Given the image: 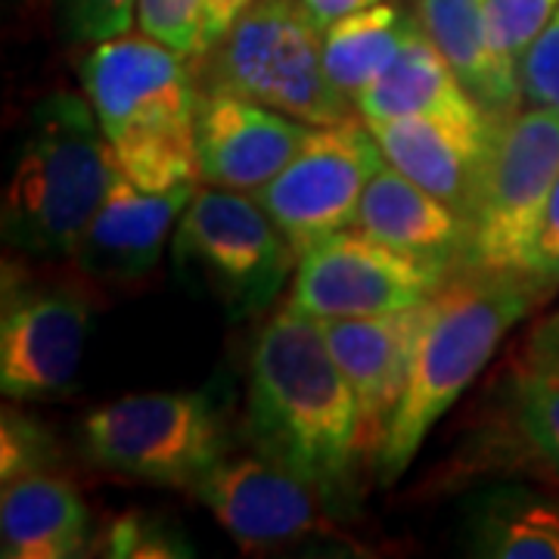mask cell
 Listing matches in <instances>:
<instances>
[{
	"mask_svg": "<svg viewBox=\"0 0 559 559\" xmlns=\"http://www.w3.org/2000/svg\"><path fill=\"white\" fill-rule=\"evenodd\" d=\"M246 432L255 451L296 473L330 513L355 500L358 401L318 318L286 305L261 326L246 392Z\"/></svg>",
	"mask_w": 559,
	"mask_h": 559,
	"instance_id": "cell-1",
	"label": "cell"
},
{
	"mask_svg": "<svg viewBox=\"0 0 559 559\" xmlns=\"http://www.w3.org/2000/svg\"><path fill=\"white\" fill-rule=\"evenodd\" d=\"M550 293L532 274L460 267L429 299L407 385L377 460L382 485L407 473L426 436L488 367L503 336Z\"/></svg>",
	"mask_w": 559,
	"mask_h": 559,
	"instance_id": "cell-2",
	"label": "cell"
},
{
	"mask_svg": "<svg viewBox=\"0 0 559 559\" xmlns=\"http://www.w3.org/2000/svg\"><path fill=\"white\" fill-rule=\"evenodd\" d=\"M79 72L124 178L143 190L200 180L197 62L143 32H128L91 44Z\"/></svg>",
	"mask_w": 559,
	"mask_h": 559,
	"instance_id": "cell-3",
	"label": "cell"
},
{
	"mask_svg": "<svg viewBox=\"0 0 559 559\" xmlns=\"http://www.w3.org/2000/svg\"><path fill=\"white\" fill-rule=\"evenodd\" d=\"M116 156L87 97L53 91L22 128L0 205L7 249L35 261L72 259L112 180Z\"/></svg>",
	"mask_w": 559,
	"mask_h": 559,
	"instance_id": "cell-4",
	"label": "cell"
},
{
	"mask_svg": "<svg viewBox=\"0 0 559 559\" xmlns=\"http://www.w3.org/2000/svg\"><path fill=\"white\" fill-rule=\"evenodd\" d=\"M202 91H227L308 124H342L358 109L323 69V32L299 0H255L197 60Z\"/></svg>",
	"mask_w": 559,
	"mask_h": 559,
	"instance_id": "cell-5",
	"label": "cell"
},
{
	"mask_svg": "<svg viewBox=\"0 0 559 559\" xmlns=\"http://www.w3.org/2000/svg\"><path fill=\"white\" fill-rule=\"evenodd\" d=\"M171 264L180 283L246 320L280 299L299 255L252 193L205 183L175 227Z\"/></svg>",
	"mask_w": 559,
	"mask_h": 559,
	"instance_id": "cell-6",
	"label": "cell"
},
{
	"mask_svg": "<svg viewBox=\"0 0 559 559\" xmlns=\"http://www.w3.org/2000/svg\"><path fill=\"white\" fill-rule=\"evenodd\" d=\"M79 436L84 454L103 469L190 491L230 448L218 404L202 392H150L109 401L81 417Z\"/></svg>",
	"mask_w": 559,
	"mask_h": 559,
	"instance_id": "cell-7",
	"label": "cell"
},
{
	"mask_svg": "<svg viewBox=\"0 0 559 559\" xmlns=\"http://www.w3.org/2000/svg\"><path fill=\"white\" fill-rule=\"evenodd\" d=\"M559 178V112L516 109L500 124L479 190L469 209L463 267L520 271L538 230L540 212Z\"/></svg>",
	"mask_w": 559,
	"mask_h": 559,
	"instance_id": "cell-8",
	"label": "cell"
},
{
	"mask_svg": "<svg viewBox=\"0 0 559 559\" xmlns=\"http://www.w3.org/2000/svg\"><path fill=\"white\" fill-rule=\"evenodd\" d=\"M91 333V296L81 280H38L20 261L3 264L0 389L7 399L53 401L79 382Z\"/></svg>",
	"mask_w": 559,
	"mask_h": 559,
	"instance_id": "cell-9",
	"label": "cell"
},
{
	"mask_svg": "<svg viewBox=\"0 0 559 559\" xmlns=\"http://www.w3.org/2000/svg\"><path fill=\"white\" fill-rule=\"evenodd\" d=\"M382 162L380 143L360 116L342 124H314L296 159L255 200L301 259L333 234L355 227L360 197Z\"/></svg>",
	"mask_w": 559,
	"mask_h": 559,
	"instance_id": "cell-10",
	"label": "cell"
},
{
	"mask_svg": "<svg viewBox=\"0 0 559 559\" xmlns=\"http://www.w3.org/2000/svg\"><path fill=\"white\" fill-rule=\"evenodd\" d=\"M454 274L345 227L301 255L289 305L318 320L380 318L429 301Z\"/></svg>",
	"mask_w": 559,
	"mask_h": 559,
	"instance_id": "cell-11",
	"label": "cell"
},
{
	"mask_svg": "<svg viewBox=\"0 0 559 559\" xmlns=\"http://www.w3.org/2000/svg\"><path fill=\"white\" fill-rule=\"evenodd\" d=\"M193 495L249 554L305 544L326 528L330 513L308 481L264 454H227Z\"/></svg>",
	"mask_w": 559,
	"mask_h": 559,
	"instance_id": "cell-12",
	"label": "cell"
},
{
	"mask_svg": "<svg viewBox=\"0 0 559 559\" xmlns=\"http://www.w3.org/2000/svg\"><path fill=\"white\" fill-rule=\"evenodd\" d=\"M426 308L429 301L380 318L320 320L326 345L358 401V454L367 473H377L382 441L407 385Z\"/></svg>",
	"mask_w": 559,
	"mask_h": 559,
	"instance_id": "cell-13",
	"label": "cell"
},
{
	"mask_svg": "<svg viewBox=\"0 0 559 559\" xmlns=\"http://www.w3.org/2000/svg\"><path fill=\"white\" fill-rule=\"evenodd\" d=\"M314 124L227 91H202L197 112L200 183L259 193L296 159Z\"/></svg>",
	"mask_w": 559,
	"mask_h": 559,
	"instance_id": "cell-14",
	"label": "cell"
},
{
	"mask_svg": "<svg viewBox=\"0 0 559 559\" xmlns=\"http://www.w3.org/2000/svg\"><path fill=\"white\" fill-rule=\"evenodd\" d=\"M197 183L143 190L119 171L72 255L81 277L106 286H131L150 277L183 209L197 197Z\"/></svg>",
	"mask_w": 559,
	"mask_h": 559,
	"instance_id": "cell-15",
	"label": "cell"
},
{
	"mask_svg": "<svg viewBox=\"0 0 559 559\" xmlns=\"http://www.w3.org/2000/svg\"><path fill=\"white\" fill-rule=\"evenodd\" d=\"M355 227L448 274H457L466 261V218L389 162H382L380 171L367 183Z\"/></svg>",
	"mask_w": 559,
	"mask_h": 559,
	"instance_id": "cell-16",
	"label": "cell"
},
{
	"mask_svg": "<svg viewBox=\"0 0 559 559\" xmlns=\"http://www.w3.org/2000/svg\"><path fill=\"white\" fill-rule=\"evenodd\" d=\"M367 124L389 165L469 218L500 128L495 134H476L439 119H380Z\"/></svg>",
	"mask_w": 559,
	"mask_h": 559,
	"instance_id": "cell-17",
	"label": "cell"
},
{
	"mask_svg": "<svg viewBox=\"0 0 559 559\" xmlns=\"http://www.w3.org/2000/svg\"><path fill=\"white\" fill-rule=\"evenodd\" d=\"M355 109L364 121L439 119L476 134H495L507 121L491 116L466 91V84L457 79V72L448 66L426 32L401 53L399 62L380 81H373L360 94Z\"/></svg>",
	"mask_w": 559,
	"mask_h": 559,
	"instance_id": "cell-18",
	"label": "cell"
},
{
	"mask_svg": "<svg viewBox=\"0 0 559 559\" xmlns=\"http://www.w3.org/2000/svg\"><path fill=\"white\" fill-rule=\"evenodd\" d=\"M0 554L72 559L91 554V513L60 473H28L0 488Z\"/></svg>",
	"mask_w": 559,
	"mask_h": 559,
	"instance_id": "cell-19",
	"label": "cell"
},
{
	"mask_svg": "<svg viewBox=\"0 0 559 559\" xmlns=\"http://www.w3.org/2000/svg\"><path fill=\"white\" fill-rule=\"evenodd\" d=\"M460 547L485 559H559V495L498 485L466 503Z\"/></svg>",
	"mask_w": 559,
	"mask_h": 559,
	"instance_id": "cell-20",
	"label": "cell"
},
{
	"mask_svg": "<svg viewBox=\"0 0 559 559\" xmlns=\"http://www.w3.org/2000/svg\"><path fill=\"white\" fill-rule=\"evenodd\" d=\"M423 35L417 10L407 13L395 3H373L345 16L323 32V69L333 87L355 103L380 81L399 57Z\"/></svg>",
	"mask_w": 559,
	"mask_h": 559,
	"instance_id": "cell-21",
	"label": "cell"
},
{
	"mask_svg": "<svg viewBox=\"0 0 559 559\" xmlns=\"http://www.w3.org/2000/svg\"><path fill=\"white\" fill-rule=\"evenodd\" d=\"M417 16L423 32L439 47L466 91L491 116L510 119L520 109L522 91L491 57L481 0H417Z\"/></svg>",
	"mask_w": 559,
	"mask_h": 559,
	"instance_id": "cell-22",
	"label": "cell"
},
{
	"mask_svg": "<svg viewBox=\"0 0 559 559\" xmlns=\"http://www.w3.org/2000/svg\"><path fill=\"white\" fill-rule=\"evenodd\" d=\"M559 0H481L485 35L498 69L520 87V66L544 25L554 20Z\"/></svg>",
	"mask_w": 559,
	"mask_h": 559,
	"instance_id": "cell-23",
	"label": "cell"
},
{
	"mask_svg": "<svg viewBox=\"0 0 559 559\" xmlns=\"http://www.w3.org/2000/svg\"><path fill=\"white\" fill-rule=\"evenodd\" d=\"M516 399L522 432L559 476V364L528 367Z\"/></svg>",
	"mask_w": 559,
	"mask_h": 559,
	"instance_id": "cell-24",
	"label": "cell"
},
{
	"mask_svg": "<svg viewBox=\"0 0 559 559\" xmlns=\"http://www.w3.org/2000/svg\"><path fill=\"white\" fill-rule=\"evenodd\" d=\"M60 444L40 419L22 411L3 407L0 426V481L20 479L28 473H57L60 469Z\"/></svg>",
	"mask_w": 559,
	"mask_h": 559,
	"instance_id": "cell-25",
	"label": "cell"
},
{
	"mask_svg": "<svg viewBox=\"0 0 559 559\" xmlns=\"http://www.w3.org/2000/svg\"><path fill=\"white\" fill-rule=\"evenodd\" d=\"M103 554L106 557H138V559H171V557H193V547L180 538V532L175 525L156 516V513H124L119 520H112V525L106 528L103 538Z\"/></svg>",
	"mask_w": 559,
	"mask_h": 559,
	"instance_id": "cell-26",
	"label": "cell"
},
{
	"mask_svg": "<svg viewBox=\"0 0 559 559\" xmlns=\"http://www.w3.org/2000/svg\"><path fill=\"white\" fill-rule=\"evenodd\" d=\"M138 20V0H57L60 35L72 44H100L128 35Z\"/></svg>",
	"mask_w": 559,
	"mask_h": 559,
	"instance_id": "cell-27",
	"label": "cell"
},
{
	"mask_svg": "<svg viewBox=\"0 0 559 559\" xmlns=\"http://www.w3.org/2000/svg\"><path fill=\"white\" fill-rule=\"evenodd\" d=\"M138 28L197 60L202 32V0H138Z\"/></svg>",
	"mask_w": 559,
	"mask_h": 559,
	"instance_id": "cell-28",
	"label": "cell"
},
{
	"mask_svg": "<svg viewBox=\"0 0 559 559\" xmlns=\"http://www.w3.org/2000/svg\"><path fill=\"white\" fill-rule=\"evenodd\" d=\"M520 91L522 103L559 112V10L522 60Z\"/></svg>",
	"mask_w": 559,
	"mask_h": 559,
	"instance_id": "cell-29",
	"label": "cell"
},
{
	"mask_svg": "<svg viewBox=\"0 0 559 559\" xmlns=\"http://www.w3.org/2000/svg\"><path fill=\"white\" fill-rule=\"evenodd\" d=\"M525 274L540 280L544 286H559V178L547 197V205L540 212L538 230L532 237L528 255H525Z\"/></svg>",
	"mask_w": 559,
	"mask_h": 559,
	"instance_id": "cell-30",
	"label": "cell"
},
{
	"mask_svg": "<svg viewBox=\"0 0 559 559\" xmlns=\"http://www.w3.org/2000/svg\"><path fill=\"white\" fill-rule=\"evenodd\" d=\"M252 3L255 0H202V32L197 60H202L212 47H218L224 35L237 25V20H240Z\"/></svg>",
	"mask_w": 559,
	"mask_h": 559,
	"instance_id": "cell-31",
	"label": "cell"
},
{
	"mask_svg": "<svg viewBox=\"0 0 559 559\" xmlns=\"http://www.w3.org/2000/svg\"><path fill=\"white\" fill-rule=\"evenodd\" d=\"M301 10L308 13V20L318 25L320 32H326L330 25H336L345 16L358 13V10H367L373 3H382V0H299Z\"/></svg>",
	"mask_w": 559,
	"mask_h": 559,
	"instance_id": "cell-32",
	"label": "cell"
},
{
	"mask_svg": "<svg viewBox=\"0 0 559 559\" xmlns=\"http://www.w3.org/2000/svg\"><path fill=\"white\" fill-rule=\"evenodd\" d=\"M559 364V311L540 323L528 342V367H550Z\"/></svg>",
	"mask_w": 559,
	"mask_h": 559,
	"instance_id": "cell-33",
	"label": "cell"
}]
</instances>
